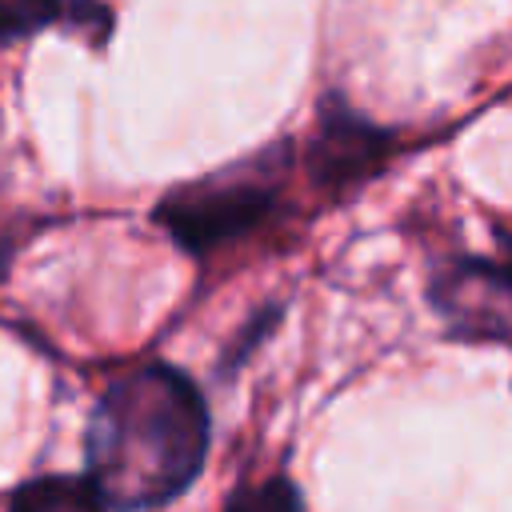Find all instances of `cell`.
<instances>
[{
    "label": "cell",
    "instance_id": "1",
    "mask_svg": "<svg viewBox=\"0 0 512 512\" xmlns=\"http://www.w3.org/2000/svg\"><path fill=\"white\" fill-rule=\"evenodd\" d=\"M208 460V404L172 364H144L104 388L88 416L84 464L100 508H160Z\"/></svg>",
    "mask_w": 512,
    "mask_h": 512
},
{
    "label": "cell",
    "instance_id": "2",
    "mask_svg": "<svg viewBox=\"0 0 512 512\" xmlns=\"http://www.w3.org/2000/svg\"><path fill=\"white\" fill-rule=\"evenodd\" d=\"M284 172L288 144H272L232 168L180 184L156 204L152 216L188 256H208L212 248L248 236L276 212Z\"/></svg>",
    "mask_w": 512,
    "mask_h": 512
},
{
    "label": "cell",
    "instance_id": "3",
    "mask_svg": "<svg viewBox=\"0 0 512 512\" xmlns=\"http://www.w3.org/2000/svg\"><path fill=\"white\" fill-rule=\"evenodd\" d=\"M508 268L504 260H476L460 256L448 260L432 284L428 300L440 312L448 336L456 340H480V344H504L508 340Z\"/></svg>",
    "mask_w": 512,
    "mask_h": 512
},
{
    "label": "cell",
    "instance_id": "4",
    "mask_svg": "<svg viewBox=\"0 0 512 512\" xmlns=\"http://www.w3.org/2000/svg\"><path fill=\"white\" fill-rule=\"evenodd\" d=\"M388 140L392 136L384 128L368 124L348 104L328 96L316 112V136H312V148H308L312 180L324 184V188H340V184H352V180L368 176L388 156Z\"/></svg>",
    "mask_w": 512,
    "mask_h": 512
},
{
    "label": "cell",
    "instance_id": "5",
    "mask_svg": "<svg viewBox=\"0 0 512 512\" xmlns=\"http://www.w3.org/2000/svg\"><path fill=\"white\" fill-rule=\"evenodd\" d=\"M8 504L12 508H100V500L84 476L80 480H68V476L28 480L8 496Z\"/></svg>",
    "mask_w": 512,
    "mask_h": 512
},
{
    "label": "cell",
    "instance_id": "6",
    "mask_svg": "<svg viewBox=\"0 0 512 512\" xmlns=\"http://www.w3.org/2000/svg\"><path fill=\"white\" fill-rule=\"evenodd\" d=\"M68 0H0V40H24L48 24H64Z\"/></svg>",
    "mask_w": 512,
    "mask_h": 512
},
{
    "label": "cell",
    "instance_id": "7",
    "mask_svg": "<svg viewBox=\"0 0 512 512\" xmlns=\"http://www.w3.org/2000/svg\"><path fill=\"white\" fill-rule=\"evenodd\" d=\"M228 504H256V508H264V504H276V508H300L304 500H300V492L284 480V476H276V480H268L264 488H252V492H232V500Z\"/></svg>",
    "mask_w": 512,
    "mask_h": 512
}]
</instances>
